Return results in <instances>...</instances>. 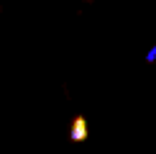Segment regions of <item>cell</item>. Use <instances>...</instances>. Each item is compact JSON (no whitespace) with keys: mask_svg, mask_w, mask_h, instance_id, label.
I'll return each mask as SVG.
<instances>
[{"mask_svg":"<svg viewBox=\"0 0 156 154\" xmlns=\"http://www.w3.org/2000/svg\"><path fill=\"white\" fill-rule=\"evenodd\" d=\"M69 136H72V141H77V144L87 139V118H84V116H77L72 121V134H69Z\"/></svg>","mask_w":156,"mask_h":154,"instance_id":"cell-1","label":"cell"},{"mask_svg":"<svg viewBox=\"0 0 156 154\" xmlns=\"http://www.w3.org/2000/svg\"><path fill=\"white\" fill-rule=\"evenodd\" d=\"M154 59H156V44L151 46V51H148V54H146V62H154Z\"/></svg>","mask_w":156,"mask_h":154,"instance_id":"cell-2","label":"cell"},{"mask_svg":"<svg viewBox=\"0 0 156 154\" xmlns=\"http://www.w3.org/2000/svg\"><path fill=\"white\" fill-rule=\"evenodd\" d=\"M87 3H92V0H87Z\"/></svg>","mask_w":156,"mask_h":154,"instance_id":"cell-3","label":"cell"}]
</instances>
